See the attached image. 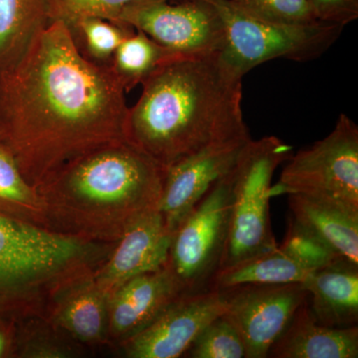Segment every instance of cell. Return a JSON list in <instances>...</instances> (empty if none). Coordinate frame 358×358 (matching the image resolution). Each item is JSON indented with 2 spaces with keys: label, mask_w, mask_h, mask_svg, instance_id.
Returning <instances> with one entry per match:
<instances>
[{
  "label": "cell",
  "mask_w": 358,
  "mask_h": 358,
  "mask_svg": "<svg viewBox=\"0 0 358 358\" xmlns=\"http://www.w3.org/2000/svg\"><path fill=\"white\" fill-rule=\"evenodd\" d=\"M291 217L336 253L358 265V210L331 200L289 194Z\"/></svg>",
  "instance_id": "cell-17"
},
{
  "label": "cell",
  "mask_w": 358,
  "mask_h": 358,
  "mask_svg": "<svg viewBox=\"0 0 358 358\" xmlns=\"http://www.w3.org/2000/svg\"><path fill=\"white\" fill-rule=\"evenodd\" d=\"M243 13L286 25H310L319 23L308 0H230Z\"/></svg>",
  "instance_id": "cell-24"
},
{
  "label": "cell",
  "mask_w": 358,
  "mask_h": 358,
  "mask_svg": "<svg viewBox=\"0 0 358 358\" xmlns=\"http://www.w3.org/2000/svg\"><path fill=\"white\" fill-rule=\"evenodd\" d=\"M308 2L320 22L345 28L358 18V0H308Z\"/></svg>",
  "instance_id": "cell-28"
},
{
  "label": "cell",
  "mask_w": 358,
  "mask_h": 358,
  "mask_svg": "<svg viewBox=\"0 0 358 358\" xmlns=\"http://www.w3.org/2000/svg\"><path fill=\"white\" fill-rule=\"evenodd\" d=\"M180 56L185 55L169 50L145 33L134 30L120 45L110 66L128 93L143 84L160 66Z\"/></svg>",
  "instance_id": "cell-20"
},
{
  "label": "cell",
  "mask_w": 358,
  "mask_h": 358,
  "mask_svg": "<svg viewBox=\"0 0 358 358\" xmlns=\"http://www.w3.org/2000/svg\"><path fill=\"white\" fill-rule=\"evenodd\" d=\"M69 29L84 56L98 64L110 66L120 45L134 31L131 26L96 17L78 21Z\"/></svg>",
  "instance_id": "cell-22"
},
{
  "label": "cell",
  "mask_w": 358,
  "mask_h": 358,
  "mask_svg": "<svg viewBox=\"0 0 358 358\" xmlns=\"http://www.w3.org/2000/svg\"><path fill=\"white\" fill-rule=\"evenodd\" d=\"M108 299L109 296L96 285L78 292L61 310V324L80 341H99L109 319Z\"/></svg>",
  "instance_id": "cell-21"
},
{
  "label": "cell",
  "mask_w": 358,
  "mask_h": 358,
  "mask_svg": "<svg viewBox=\"0 0 358 358\" xmlns=\"http://www.w3.org/2000/svg\"><path fill=\"white\" fill-rule=\"evenodd\" d=\"M308 305L322 326L350 327L358 322V265L339 259L313 271L303 282Z\"/></svg>",
  "instance_id": "cell-16"
},
{
  "label": "cell",
  "mask_w": 358,
  "mask_h": 358,
  "mask_svg": "<svg viewBox=\"0 0 358 358\" xmlns=\"http://www.w3.org/2000/svg\"><path fill=\"white\" fill-rule=\"evenodd\" d=\"M185 353L192 358H246L243 338L225 313L200 331Z\"/></svg>",
  "instance_id": "cell-23"
},
{
  "label": "cell",
  "mask_w": 358,
  "mask_h": 358,
  "mask_svg": "<svg viewBox=\"0 0 358 358\" xmlns=\"http://www.w3.org/2000/svg\"><path fill=\"white\" fill-rule=\"evenodd\" d=\"M0 199L13 203L31 204L36 193L21 173L8 150L0 145Z\"/></svg>",
  "instance_id": "cell-27"
},
{
  "label": "cell",
  "mask_w": 358,
  "mask_h": 358,
  "mask_svg": "<svg viewBox=\"0 0 358 358\" xmlns=\"http://www.w3.org/2000/svg\"><path fill=\"white\" fill-rule=\"evenodd\" d=\"M85 251L75 238L0 215V286L44 279L82 258Z\"/></svg>",
  "instance_id": "cell-11"
},
{
  "label": "cell",
  "mask_w": 358,
  "mask_h": 358,
  "mask_svg": "<svg viewBox=\"0 0 358 358\" xmlns=\"http://www.w3.org/2000/svg\"><path fill=\"white\" fill-rule=\"evenodd\" d=\"M126 93L112 66L89 60L51 21L0 73V145L37 188L70 160L126 140Z\"/></svg>",
  "instance_id": "cell-1"
},
{
  "label": "cell",
  "mask_w": 358,
  "mask_h": 358,
  "mask_svg": "<svg viewBox=\"0 0 358 358\" xmlns=\"http://www.w3.org/2000/svg\"><path fill=\"white\" fill-rule=\"evenodd\" d=\"M313 270L278 245L277 248L218 271L212 289H229L245 285H278L303 282Z\"/></svg>",
  "instance_id": "cell-18"
},
{
  "label": "cell",
  "mask_w": 358,
  "mask_h": 358,
  "mask_svg": "<svg viewBox=\"0 0 358 358\" xmlns=\"http://www.w3.org/2000/svg\"><path fill=\"white\" fill-rule=\"evenodd\" d=\"M50 22L46 0H0V73L16 64Z\"/></svg>",
  "instance_id": "cell-19"
},
{
  "label": "cell",
  "mask_w": 358,
  "mask_h": 358,
  "mask_svg": "<svg viewBox=\"0 0 358 358\" xmlns=\"http://www.w3.org/2000/svg\"><path fill=\"white\" fill-rule=\"evenodd\" d=\"M173 236L157 207L141 214L122 232L96 286L110 296L133 278L166 267Z\"/></svg>",
  "instance_id": "cell-13"
},
{
  "label": "cell",
  "mask_w": 358,
  "mask_h": 358,
  "mask_svg": "<svg viewBox=\"0 0 358 358\" xmlns=\"http://www.w3.org/2000/svg\"><path fill=\"white\" fill-rule=\"evenodd\" d=\"M51 21L60 20L68 27L85 18L114 21L122 9L147 0H46Z\"/></svg>",
  "instance_id": "cell-25"
},
{
  "label": "cell",
  "mask_w": 358,
  "mask_h": 358,
  "mask_svg": "<svg viewBox=\"0 0 358 358\" xmlns=\"http://www.w3.org/2000/svg\"><path fill=\"white\" fill-rule=\"evenodd\" d=\"M166 169L128 141H115L61 166L39 189L75 210L108 218L122 232L159 205Z\"/></svg>",
  "instance_id": "cell-3"
},
{
  "label": "cell",
  "mask_w": 358,
  "mask_h": 358,
  "mask_svg": "<svg viewBox=\"0 0 358 358\" xmlns=\"http://www.w3.org/2000/svg\"><path fill=\"white\" fill-rule=\"evenodd\" d=\"M227 291L225 315L243 338L246 358L268 357L308 296L303 282L245 285Z\"/></svg>",
  "instance_id": "cell-9"
},
{
  "label": "cell",
  "mask_w": 358,
  "mask_h": 358,
  "mask_svg": "<svg viewBox=\"0 0 358 358\" xmlns=\"http://www.w3.org/2000/svg\"><path fill=\"white\" fill-rule=\"evenodd\" d=\"M183 293L171 268L166 267L134 277L109 298V322L117 336L138 333Z\"/></svg>",
  "instance_id": "cell-14"
},
{
  "label": "cell",
  "mask_w": 358,
  "mask_h": 358,
  "mask_svg": "<svg viewBox=\"0 0 358 358\" xmlns=\"http://www.w3.org/2000/svg\"><path fill=\"white\" fill-rule=\"evenodd\" d=\"M279 246L313 271L327 267L343 258L292 217L284 241Z\"/></svg>",
  "instance_id": "cell-26"
},
{
  "label": "cell",
  "mask_w": 358,
  "mask_h": 358,
  "mask_svg": "<svg viewBox=\"0 0 358 358\" xmlns=\"http://www.w3.org/2000/svg\"><path fill=\"white\" fill-rule=\"evenodd\" d=\"M292 150L277 136L247 141L234 169L229 232L219 271L277 248L271 187L275 169L291 159Z\"/></svg>",
  "instance_id": "cell-4"
},
{
  "label": "cell",
  "mask_w": 358,
  "mask_h": 358,
  "mask_svg": "<svg viewBox=\"0 0 358 358\" xmlns=\"http://www.w3.org/2000/svg\"><path fill=\"white\" fill-rule=\"evenodd\" d=\"M310 195L358 210V127L339 115L329 136L293 155L271 196Z\"/></svg>",
  "instance_id": "cell-7"
},
{
  "label": "cell",
  "mask_w": 358,
  "mask_h": 358,
  "mask_svg": "<svg viewBox=\"0 0 358 358\" xmlns=\"http://www.w3.org/2000/svg\"><path fill=\"white\" fill-rule=\"evenodd\" d=\"M147 0L122 9L114 22L131 26L185 56L221 52L222 18L209 0Z\"/></svg>",
  "instance_id": "cell-8"
},
{
  "label": "cell",
  "mask_w": 358,
  "mask_h": 358,
  "mask_svg": "<svg viewBox=\"0 0 358 358\" xmlns=\"http://www.w3.org/2000/svg\"><path fill=\"white\" fill-rule=\"evenodd\" d=\"M250 138L214 145L166 169L157 208L173 234L211 186L234 169Z\"/></svg>",
  "instance_id": "cell-12"
},
{
  "label": "cell",
  "mask_w": 358,
  "mask_h": 358,
  "mask_svg": "<svg viewBox=\"0 0 358 358\" xmlns=\"http://www.w3.org/2000/svg\"><path fill=\"white\" fill-rule=\"evenodd\" d=\"M209 1L220 14L225 30L221 57L242 77L257 66L274 59L307 62L319 58L331 48L343 29L324 22L279 24L249 15L230 0Z\"/></svg>",
  "instance_id": "cell-5"
},
{
  "label": "cell",
  "mask_w": 358,
  "mask_h": 358,
  "mask_svg": "<svg viewBox=\"0 0 358 358\" xmlns=\"http://www.w3.org/2000/svg\"><path fill=\"white\" fill-rule=\"evenodd\" d=\"M227 306V289L181 294L147 327L128 338L127 355L133 358L181 357L200 331L226 312Z\"/></svg>",
  "instance_id": "cell-10"
},
{
  "label": "cell",
  "mask_w": 358,
  "mask_h": 358,
  "mask_svg": "<svg viewBox=\"0 0 358 358\" xmlns=\"http://www.w3.org/2000/svg\"><path fill=\"white\" fill-rule=\"evenodd\" d=\"M4 348H6V341H4L3 336L0 334V357H1L2 352H3Z\"/></svg>",
  "instance_id": "cell-29"
},
{
  "label": "cell",
  "mask_w": 358,
  "mask_h": 358,
  "mask_svg": "<svg viewBox=\"0 0 358 358\" xmlns=\"http://www.w3.org/2000/svg\"><path fill=\"white\" fill-rule=\"evenodd\" d=\"M268 357L275 358H357L358 327L322 326L308 299L294 313Z\"/></svg>",
  "instance_id": "cell-15"
},
{
  "label": "cell",
  "mask_w": 358,
  "mask_h": 358,
  "mask_svg": "<svg viewBox=\"0 0 358 358\" xmlns=\"http://www.w3.org/2000/svg\"><path fill=\"white\" fill-rule=\"evenodd\" d=\"M242 79L220 52L164 63L129 107L126 141L166 169L214 145L250 138Z\"/></svg>",
  "instance_id": "cell-2"
},
{
  "label": "cell",
  "mask_w": 358,
  "mask_h": 358,
  "mask_svg": "<svg viewBox=\"0 0 358 358\" xmlns=\"http://www.w3.org/2000/svg\"><path fill=\"white\" fill-rule=\"evenodd\" d=\"M234 169L211 186L173 233L166 266L185 294L210 289L220 268L229 232Z\"/></svg>",
  "instance_id": "cell-6"
}]
</instances>
